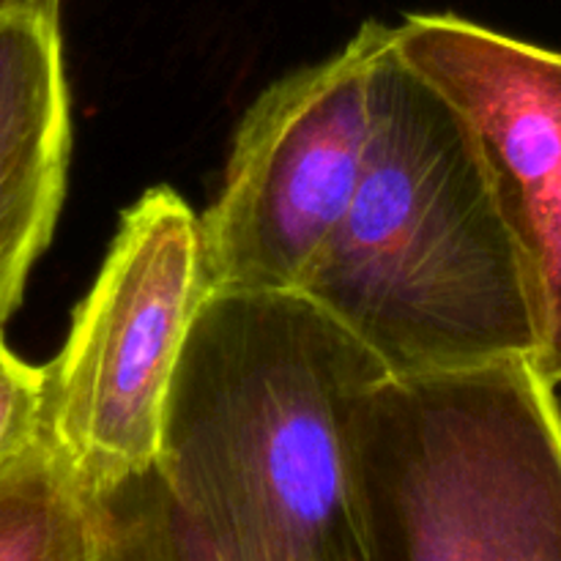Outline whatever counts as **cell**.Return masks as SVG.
<instances>
[{
  "label": "cell",
  "mask_w": 561,
  "mask_h": 561,
  "mask_svg": "<svg viewBox=\"0 0 561 561\" xmlns=\"http://www.w3.org/2000/svg\"><path fill=\"white\" fill-rule=\"evenodd\" d=\"M400 58L463 118L524 266L535 370L561 387V53L453 14L392 27Z\"/></svg>",
  "instance_id": "obj_6"
},
{
  "label": "cell",
  "mask_w": 561,
  "mask_h": 561,
  "mask_svg": "<svg viewBox=\"0 0 561 561\" xmlns=\"http://www.w3.org/2000/svg\"><path fill=\"white\" fill-rule=\"evenodd\" d=\"M102 502L44 438L0 469V561H102Z\"/></svg>",
  "instance_id": "obj_8"
},
{
  "label": "cell",
  "mask_w": 561,
  "mask_h": 561,
  "mask_svg": "<svg viewBox=\"0 0 561 561\" xmlns=\"http://www.w3.org/2000/svg\"><path fill=\"white\" fill-rule=\"evenodd\" d=\"M3 11H36V14H47L58 20L60 0H0V14Z\"/></svg>",
  "instance_id": "obj_11"
},
{
  "label": "cell",
  "mask_w": 561,
  "mask_h": 561,
  "mask_svg": "<svg viewBox=\"0 0 561 561\" xmlns=\"http://www.w3.org/2000/svg\"><path fill=\"white\" fill-rule=\"evenodd\" d=\"M389 38L392 27L365 22L247 110L217 201L197 217L208 290H299L359 184Z\"/></svg>",
  "instance_id": "obj_5"
},
{
  "label": "cell",
  "mask_w": 561,
  "mask_h": 561,
  "mask_svg": "<svg viewBox=\"0 0 561 561\" xmlns=\"http://www.w3.org/2000/svg\"><path fill=\"white\" fill-rule=\"evenodd\" d=\"M44 367L9 348L0 323V469L42 438Z\"/></svg>",
  "instance_id": "obj_10"
},
{
  "label": "cell",
  "mask_w": 561,
  "mask_h": 561,
  "mask_svg": "<svg viewBox=\"0 0 561 561\" xmlns=\"http://www.w3.org/2000/svg\"><path fill=\"white\" fill-rule=\"evenodd\" d=\"M356 477L373 561H561V414L529 359L378 381Z\"/></svg>",
  "instance_id": "obj_3"
},
{
  "label": "cell",
  "mask_w": 561,
  "mask_h": 561,
  "mask_svg": "<svg viewBox=\"0 0 561 561\" xmlns=\"http://www.w3.org/2000/svg\"><path fill=\"white\" fill-rule=\"evenodd\" d=\"M102 561H222L175 504L157 469L99 493Z\"/></svg>",
  "instance_id": "obj_9"
},
{
  "label": "cell",
  "mask_w": 561,
  "mask_h": 561,
  "mask_svg": "<svg viewBox=\"0 0 561 561\" xmlns=\"http://www.w3.org/2000/svg\"><path fill=\"white\" fill-rule=\"evenodd\" d=\"M296 294L389 376L535 359L524 266L453 104L389 38L373 71L359 184Z\"/></svg>",
  "instance_id": "obj_2"
},
{
  "label": "cell",
  "mask_w": 561,
  "mask_h": 561,
  "mask_svg": "<svg viewBox=\"0 0 561 561\" xmlns=\"http://www.w3.org/2000/svg\"><path fill=\"white\" fill-rule=\"evenodd\" d=\"M206 294L201 219L179 192L153 186L124 211L44 365L42 438L96 496L157 463L170 381Z\"/></svg>",
  "instance_id": "obj_4"
},
{
  "label": "cell",
  "mask_w": 561,
  "mask_h": 561,
  "mask_svg": "<svg viewBox=\"0 0 561 561\" xmlns=\"http://www.w3.org/2000/svg\"><path fill=\"white\" fill-rule=\"evenodd\" d=\"M71 124L55 16L0 14V323L53 239L69 168Z\"/></svg>",
  "instance_id": "obj_7"
},
{
  "label": "cell",
  "mask_w": 561,
  "mask_h": 561,
  "mask_svg": "<svg viewBox=\"0 0 561 561\" xmlns=\"http://www.w3.org/2000/svg\"><path fill=\"white\" fill-rule=\"evenodd\" d=\"M387 376L296 290H208L153 469L222 561H373L356 414Z\"/></svg>",
  "instance_id": "obj_1"
}]
</instances>
